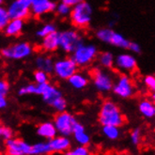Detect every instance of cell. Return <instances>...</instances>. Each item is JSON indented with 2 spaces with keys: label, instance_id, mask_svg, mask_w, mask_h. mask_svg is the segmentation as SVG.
I'll return each mask as SVG.
<instances>
[{
  "label": "cell",
  "instance_id": "obj_1",
  "mask_svg": "<svg viewBox=\"0 0 155 155\" xmlns=\"http://www.w3.org/2000/svg\"><path fill=\"white\" fill-rule=\"evenodd\" d=\"M98 120L102 126L113 125L121 127L126 122V118L118 105L115 102L107 100L103 103L100 108Z\"/></svg>",
  "mask_w": 155,
  "mask_h": 155
},
{
  "label": "cell",
  "instance_id": "obj_2",
  "mask_svg": "<svg viewBox=\"0 0 155 155\" xmlns=\"http://www.w3.org/2000/svg\"><path fill=\"white\" fill-rule=\"evenodd\" d=\"M93 10L92 7L86 1H81L80 3L71 7L70 19L71 24L77 28H85L88 26L92 20Z\"/></svg>",
  "mask_w": 155,
  "mask_h": 155
},
{
  "label": "cell",
  "instance_id": "obj_3",
  "mask_svg": "<svg viewBox=\"0 0 155 155\" xmlns=\"http://www.w3.org/2000/svg\"><path fill=\"white\" fill-rule=\"evenodd\" d=\"M98 56V49L94 44L82 43L71 53V58L78 67H87L94 61Z\"/></svg>",
  "mask_w": 155,
  "mask_h": 155
},
{
  "label": "cell",
  "instance_id": "obj_4",
  "mask_svg": "<svg viewBox=\"0 0 155 155\" xmlns=\"http://www.w3.org/2000/svg\"><path fill=\"white\" fill-rule=\"evenodd\" d=\"M33 52L31 44L26 41L13 43L1 50V56L7 59L22 60L29 58Z\"/></svg>",
  "mask_w": 155,
  "mask_h": 155
},
{
  "label": "cell",
  "instance_id": "obj_5",
  "mask_svg": "<svg viewBox=\"0 0 155 155\" xmlns=\"http://www.w3.org/2000/svg\"><path fill=\"white\" fill-rule=\"evenodd\" d=\"M96 37L103 42L108 43L112 46L128 49L130 41L127 40L124 36L118 32H116L112 28H101L96 32Z\"/></svg>",
  "mask_w": 155,
  "mask_h": 155
},
{
  "label": "cell",
  "instance_id": "obj_6",
  "mask_svg": "<svg viewBox=\"0 0 155 155\" xmlns=\"http://www.w3.org/2000/svg\"><path fill=\"white\" fill-rule=\"evenodd\" d=\"M82 43L84 39L77 30L69 29L59 33V48L65 53L71 54Z\"/></svg>",
  "mask_w": 155,
  "mask_h": 155
},
{
  "label": "cell",
  "instance_id": "obj_7",
  "mask_svg": "<svg viewBox=\"0 0 155 155\" xmlns=\"http://www.w3.org/2000/svg\"><path fill=\"white\" fill-rule=\"evenodd\" d=\"M76 121V117L65 110L63 112H58L56 115L53 123L56 127L58 134L69 137L72 134V128H74V125Z\"/></svg>",
  "mask_w": 155,
  "mask_h": 155
},
{
  "label": "cell",
  "instance_id": "obj_8",
  "mask_svg": "<svg viewBox=\"0 0 155 155\" xmlns=\"http://www.w3.org/2000/svg\"><path fill=\"white\" fill-rule=\"evenodd\" d=\"M112 89L117 96L122 99L132 98L136 91L134 80L125 74L118 75L116 83H114Z\"/></svg>",
  "mask_w": 155,
  "mask_h": 155
},
{
  "label": "cell",
  "instance_id": "obj_9",
  "mask_svg": "<svg viewBox=\"0 0 155 155\" xmlns=\"http://www.w3.org/2000/svg\"><path fill=\"white\" fill-rule=\"evenodd\" d=\"M93 84L98 91L102 93L111 91L114 86V79L109 71L101 69H94L91 72Z\"/></svg>",
  "mask_w": 155,
  "mask_h": 155
},
{
  "label": "cell",
  "instance_id": "obj_10",
  "mask_svg": "<svg viewBox=\"0 0 155 155\" xmlns=\"http://www.w3.org/2000/svg\"><path fill=\"white\" fill-rule=\"evenodd\" d=\"M78 71V66L71 58H65L54 63L53 72L58 78L68 80L72 74Z\"/></svg>",
  "mask_w": 155,
  "mask_h": 155
},
{
  "label": "cell",
  "instance_id": "obj_11",
  "mask_svg": "<svg viewBox=\"0 0 155 155\" xmlns=\"http://www.w3.org/2000/svg\"><path fill=\"white\" fill-rule=\"evenodd\" d=\"M33 0H13L7 11L11 19L25 20L30 15V7Z\"/></svg>",
  "mask_w": 155,
  "mask_h": 155
},
{
  "label": "cell",
  "instance_id": "obj_12",
  "mask_svg": "<svg viewBox=\"0 0 155 155\" xmlns=\"http://www.w3.org/2000/svg\"><path fill=\"white\" fill-rule=\"evenodd\" d=\"M37 95H41L43 102L51 107L58 100L63 97L61 91L57 87L51 85L49 82L37 85Z\"/></svg>",
  "mask_w": 155,
  "mask_h": 155
},
{
  "label": "cell",
  "instance_id": "obj_13",
  "mask_svg": "<svg viewBox=\"0 0 155 155\" xmlns=\"http://www.w3.org/2000/svg\"><path fill=\"white\" fill-rule=\"evenodd\" d=\"M7 155H31L32 145L21 138H11L4 142Z\"/></svg>",
  "mask_w": 155,
  "mask_h": 155
},
{
  "label": "cell",
  "instance_id": "obj_14",
  "mask_svg": "<svg viewBox=\"0 0 155 155\" xmlns=\"http://www.w3.org/2000/svg\"><path fill=\"white\" fill-rule=\"evenodd\" d=\"M114 65L120 71L133 72L137 69V60L131 54H120L115 58Z\"/></svg>",
  "mask_w": 155,
  "mask_h": 155
},
{
  "label": "cell",
  "instance_id": "obj_15",
  "mask_svg": "<svg viewBox=\"0 0 155 155\" xmlns=\"http://www.w3.org/2000/svg\"><path fill=\"white\" fill-rule=\"evenodd\" d=\"M56 6L57 4L51 0H33L30 7V13L35 17H40L54 12Z\"/></svg>",
  "mask_w": 155,
  "mask_h": 155
},
{
  "label": "cell",
  "instance_id": "obj_16",
  "mask_svg": "<svg viewBox=\"0 0 155 155\" xmlns=\"http://www.w3.org/2000/svg\"><path fill=\"white\" fill-rule=\"evenodd\" d=\"M50 152L52 153H63L71 149V142L68 136H54V138L47 141Z\"/></svg>",
  "mask_w": 155,
  "mask_h": 155
},
{
  "label": "cell",
  "instance_id": "obj_17",
  "mask_svg": "<svg viewBox=\"0 0 155 155\" xmlns=\"http://www.w3.org/2000/svg\"><path fill=\"white\" fill-rule=\"evenodd\" d=\"M72 135H74V138L75 140V142L80 145V146H87L90 143V136L89 134L87 133L85 126L80 123L78 120L75 122V124L74 125V128H72Z\"/></svg>",
  "mask_w": 155,
  "mask_h": 155
},
{
  "label": "cell",
  "instance_id": "obj_18",
  "mask_svg": "<svg viewBox=\"0 0 155 155\" xmlns=\"http://www.w3.org/2000/svg\"><path fill=\"white\" fill-rule=\"evenodd\" d=\"M41 48L44 52L51 53L59 48V32L54 31L42 38Z\"/></svg>",
  "mask_w": 155,
  "mask_h": 155
},
{
  "label": "cell",
  "instance_id": "obj_19",
  "mask_svg": "<svg viewBox=\"0 0 155 155\" xmlns=\"http://www.w3.org/2000/svg\"><path fill=\"white\" fill-rule=\"evenodd\" d=\"M36 133H37V134L40 136V137L47 139V140H50V139L54 138V136L58 135L56 127H54V123L51 121H45V122L41 123L37 127Z\"/></svg>",
  "mask_w": 155,
  "mask_h": 155
},
{
  "label": "cell",
  "instance_id": "obj_20",
  "mask_svg": "<svg viewBox=\"0 0 155 155\" xmlns=\"http://www.w3.org/2000/svg\"><path fill=\"white\" fill-rule=\"evenodd\" d=\"M25 25V20L22 19H11L4 28V33L8 37H17L19 36Z\"/></svg>",
  "mask_w": 155,
  "mask_h": 155
},
{
  "label": "cell",
  "instance_id": "obj_21",
  "mask_svg": "<svg viewBox=\"0 0 155 155\" xmlns=\"http://www.w3.org/2000/svg\"><path fill=\"white\" fill-rule=\"evenodd\" d=\"M54 61L51 57H48L46 54H39L35 59V65L37 70H41L45 71L46 74H50L54 70Z\"/></svg>",
  "mask_w": 155,
  "mask_h": 155
},
{
  "label": "cell",
  "instance_id": "obj_22",
  "mask_svg": "<svg viewBox=\"0 0 155 155\" xmlns=\"http://www.w3.org/2000/svg\"><path fill=\"white\" fill-rule=\"evenodd\" d=\"M139 113L146 118H153L155 116L154 101L150 99H143L138 104Z\"/></svg>",
  "mask_w": 155,
  "mask_h": 155
},
{
  "label": "cell",
  "instance_id": "obj_23",
  "mask_svg": "<svg viewBox=\"0 0 155 155\" xmlns=\"http://www.w3.org/2000/svg\"><path fill=\"white\" fill-rule=\"evenodd\" d=\"M68 83L74 89H83L88 84V79L86 75L80 72H75L70 78H68Z\"/></svg>",
  "mask_w": 155,
  "mask_h": 155
},
{
  "label": "cell",
  "instance_id": "obj_24",
  "mask_svg": "<svg viewBox=\"0 0 155 155\" xmlns=\"http://www.w3.org/2000/svg\"><path fill=\"white\" fill-rule=\"evenodd\" d=\"M97 57H98L99 64L101 65L104 69L113 68L115 57L111 52H109V51L102 52L101 54H99Z\"/></svg>",
  "mask_w": 155,
  "mask_h": 155
},
{
  "label": "cell",
  "instance_id": "obj_25",
  "mask_svg": "<svg viewBox=\"0 0 155 155\" xmlns=\"http://www.w3.org/2000/svg\"><path fill=\"white\" fill-rule=\"evenodd\" d=\"M102 132L104 135L109 140H117L120 136V127L113 126V125H104L102 128Z\"/></svg>",
  "mask_w": 155,
  "mask_h": 155
},
{
  "label": "cell",
  "instance_id": "obj_26",
  "mask_svg": "<svg viewBox=\"0 0 155 155\" xmlns=\"http://www.w3.org/2000/svg\"><path fill=\"white\" fill-rule=\"evenodd\" d=\"M50 149L47 142H39L32 145L31 155H50Z\"/></svg>",
  "mask_w": 155,
  "mask_h": 155
},
{
  "label": "cell",
  "instance_id": "obj_27",
  "mask_svg": "<svg viewBox=\"0 0 155 155\" xmlns=\"http://www.w3.org/2000/svg\"><path fill=\"white\" fill-rule=\"evenodd\" d=\"M62 155H91L90 150L86 146H77L76 148L70 149L67 151L63 152Z\"/></svg>",
  "mask_w": 155,
  "mask_h": 155
},
{
  "label": "cell",
  "instance_id": "obj_28",
  "mask_svg": "<svg viewBox=\"0 0 155 155\" xmlns=\"http://www.w3.org/2000/svg\"><path fill=\"white\" fill-rule=\"evenodd\" d=\"M18 94L20 96L25 95H37V84H27L23 86L18 90Z\"/></svg>",
  "mask_w": 155,
  "mask_h": 155
},
{
  "label": "cell",
  "instance_id": "obj_29",
  "mask_svg": "<svg viewBox=\"0 0 155 155\" xmlns=\"http://www.w3.org/2000/svg\"><path fill=\"white\" fill-rule=\"evenodd\" d=\"M54 31H57L56 25H53V24H46V25H42L41 28L37 31V36L39 38L42 39V38L46 37V36H48L49 34H51Z\"/></svg>",
  "mask_w": 155,
  "mask_h": 155
},
{
  "label": "cell",
  "instance_id": "obj_30",
  "mask_svg": "<svg viewBox=\"0 0 155 155\" xmlns=\"http://www.w3.org/2000/svg\"><path fill=\"white\" fill-rule=\"evenodd\" d=\"M33 78H34L35 84H37V85L49 82V74H46V72L43 71H41V70L35 71L34 74H33Z\"/></svg>",
  "mask_w": 155,
  "mask_h": 155
},
{
  "label": "cell",
  "instance_id": "obj_31",
  "mask_svg": "<svg viewBox=\"0 0 155 155\" xmlns=\"http://www.w3.org/2000/svg\"><path fill=\"white\" fill-rule=\"evenodd\" d=\"M11 20L10 16H8V11L5 7L2 5H0V31H3L5 26L8 23V21Z\"/></svg>",
  "mask_w": 155,
  "mask_h": 155
},
{
  "label": "cell",
  "instance_id": "obj_32",
  "mask_svg": "<svg viewBox=\"0 0 155 155\" xmlns=\"http://www.w3.org/2000/svg\"><path fill=\"white\" fill-rule=\"evenodd\" d=\"M13 131L10 127L0 125V142H5L13 137Z\"/></svg>",
  "mask_w": 155,
  "mask_h": 155
},
{
  "label": "cell",
  "instance_id": "obj_33",
  "mask_svg": "<svg viewBox=\"0 0 155 155\" xmlns=\"http://www.w3.org/2000/svg\"><path fill=\"white\" fill-rule=\"evenodd\" d=\"M131 142L134 146H138L141 141H142V132L140 128H134L132 130L131 134H130Z\"/></svg>",
  "mask_w": 155,
  "mask_h": 155
},
{
  "label": "cell",
  "instance_id": "obj_34",
  "mask_svg": "<svg viewBox=\"0 0 155 155\" xmlns=\"http://www.w3.org/2000/svg\"><path fill=\"white\" fill-rule=\"evenodd\" d=\"M71 8L69 7L68 5L64 4V3H59L56 6V8H54V11H56V12L61 16V17H67L70 15L71 13Z\"/></svg>",
  "mask_w": 155,
  "mask_h": 155
},
{
  "label": "cell",
  "instance_id": "obj_35",
  "mask_svg": "<svg viewBox=\"0 0 155 155\" xmlns=\"http://www.w3.org/2000/svg\"><path fill=\"white\" fill-rule=\"evenodd\" d=\"M144 84L150 91L154 92L155 90V76L152 74H149L144 77Z\"/></svg>",
  "mask_w": 155,
  "mask_h": 155
},
{
  "label": "cell",
  "instance_id": "obj_36",
  "mask_svg": "<svg viewBox=\"0 0 155 155\" xmlns=\"http://www.w3.org/2000/svg\"><path fill=\"white\" fill-rule=\"evenodd\" d=\"M10 91V84L7 80L0 79V97H6Z\"/></svg>",
  "mask_w": 155,
  "mask_h": 155
},
{
  "label": "cell",
  "instance_id": "obj_37",
  "mask_svg": "<svg viewBox=\"0 0 155 155\" xmlns=\"http://www.w3.org/2000/svg\"><path fill=\"white\" fill-rule=\"evenodd\" d=\"M128 49L130 51H132L133 53H135V54H140L141 53V47H140V45L138 43H136V42H131L130 41Z\"/></svg>",
  "mask_w": 155,
  "mask_h": 155
},
{
  "label": "cell",
  "instance_id": "obj_38",
  "mask_svg": "<svg viewBox=\"0 0 155 155\" xmlns=\"http://www.w3.org/2000/svg\"><path fill=\"white\" fill-rule=\"evenodd\" d=\"M81 1H83V0H62V3H64L66 5H68L69 7H74V5L80 3Z\"/></svg>",
  "mask_w": 155,
  "mask_h": 155
},
{
  "label": "cell",
  "instance_id": "obj_39",
  "mask_svg": "<svg viewBox=\"0 0 155 155\" xmlns=\"http://www.w3.org/2000/svg\"><path fill=\"white\" fill-rule=\"evenodd\" d=\"M8 106V100L6 97H0V111Z\"/></svg>",
  "mask_w": 155,
  "mask_h": 155
},
{
  "label": "cell",
  "instance_id": "obj_40",
  "mask_svg": "<svg viewBox=\"0 0 155 155\" xmlns=\"http://www.w3.org/2000/svg\"><path fill=\"white\" fill-rule=\"evenodd\" d=\"M4 2H5V0H0V5H3Z\"/></svg>",
  "mask_w": 155,
  "mask_h": 155
},
{
  "label": "cell",
  "instance_id": "obj_41",
  "mask_svg": "<svg viewBox=\"0 0 155 155\" xmlns=\"http://www.w3.org/2000/svg\"><path fill=\"white\" fill-rule=\"evenodd\" d=\"M0 155H1V153H0Z\"/></svg>",
  "mask_w": 155,
  "mask_h": 155
}]
</instances>
